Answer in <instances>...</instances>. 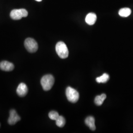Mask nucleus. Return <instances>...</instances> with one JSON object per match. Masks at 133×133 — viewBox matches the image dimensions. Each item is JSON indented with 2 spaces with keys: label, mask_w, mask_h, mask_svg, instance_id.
<instances>
[{
  "label": "nucleus",
  "mask_w": 133,
  "mask_h": 133,
  "mask_svg": "<svg viewBox=\"0 0 133 133\" xmlns=\"http://www.w3.org/2000/svg\"><path fill=\"white\" fill-rule=\"evenodd\" d=\"M20 117L14 109L10 110V117L8 119V123L10 125H14L20 120Z\"/></svg>",
  "instance_id": "423d86ee"
},
{
  "label": "nucleus",
  "mask_w": 133,
  "mask_h": 133,
  "mask_svg": "<svg viewBox=\"0 0 133 133\" xmlns=\"http://www.w3.org/2000/svg\"><path fill=\"white\" fill-rule=\"evenodd\" d=\"M0 126H1V125H0Z\"/></svg>",
  "instance_id": "f3484780"
},
{
  "label": "nucleus",
  "mask_w": 133,
  "mask_h": 133,
  "mask_svg": "<svg viewBox=\"0 0 133 133\" xmlns=\"http://www.w3.org/2000/svg\"><path fill=\"white\" fill-rule=\"evenodd\" d=\"M48 116H49V117L50 119L53 120H56L59 116V115L57 111H51L49 113Z\"/></svg>",
  "instance_id": "2eb2a0df"
},
{
  "label": "nucleus",
  "mask_w": 133,
  "mask_h": 133,
  "mask_svg": "<svg viewBox=\"0 0 133 133\" xmlns=\"http://www.w3.org/2000/svg\"><path fill=\"white\" fill-rule=\"evenodd\" d=\"M97 20V15L94 13H89L86 16L85 22L89 25H93L95 24Z\"/></svg>",
  "instance_id": "1a4fd4ad"
},
{
  "label": "nucleus",
  "mask_w": 133,
  "mask_h": 133,
  "mask_svg": "<svg viewBox=\"0 0 133 133\" xmlns=\"http://www.w3.org/2000/svg\"><path fill=\"white\" fill-rule=\"evenodd\" d=\"M36 1L37 2H41L42 0H36Z\"/></svg>",
  "instance_id": "dca6fc26"
},
{
  "label": "nucleus",
  "mask_w": 133,
  "mask_h": 133,
  "mask_svg": "<svg viewBox=\"0 0 133 133\" xmlns=\"http://www.w3.org/2000/svg\"><path fill=\"white\" fill-rule=\"evenodd\" d=\"M28 87L24 83H21L18 86L16 92L20 97H24L28 93Z\"/></svg>",
  "instance_id": "0eeeda50"
},
{
  "label": "nucleus",
  "mask_w": 133,
  "mask_h": 133,
  "mask_svg": "<svg viewBox=\"0 0 133 133\" xmlns=\"http://www.w3.org/2000/svg\"><path fill=\"white\" fill-rule=\"evenodd\" d=\"M107 98V96L105 94L97 96L95 98V103L97 105H101L103 104L104 101Z\"/></svg>",
  "instance_id": "9b49d317"
},
{
  "label": "nucleus",
  "mask_w": 133,
  "mask_h": 133,
  "mask_svg": "<svg viewBox=\"0 0 133 133\" xmlns=\"http://www.w3.org/2000/svg\"><path fill=\"white\" fill-rule=\"evenodd\" d=\"M86 125L89 127L91 130L94 131L96 130L95 124V118L93 116H88L85 120Z\"/></svg>",
  "instance_id": "9d476101"
},
{
  "label": "nucleus",
  "mask_w": 133,
  "mask_h": 133,
  "mask_svg": "<svg viewBox=\"0 0 133 133\" xmlns=\"http://www.w3.org/2000/svg\"><path fill=\"white\" fill-rule=\"evenodd\" d=\"M56 124L58 127H63L65 126L66 123V120L65 118L62 116L59 115L58 118L56 120Z\"/></svg>",
  "instance_id": "4468645a"
},
{
  "label": "nucleus",
  "mask_w": 133,
  "mask_h": 133,
  "mask_svg": "<svg viewBox=\"0 0 133 133\" xmlns=\"http://www.w3.org/2000/svg\"><path fill=\"white\" fill-rule=\"evenodd\" d=\"M14 64L10 62L4 61L0 63V69L4 71H10L14 69Z\"/></svg>",
  "instance_id": "6e6552de"
},
{
  "label": "nucleus",
  "mask_w": 133,
  "mask_h": 133,
  "mask_svg": "<svg viewBox=\"0 0 133 133\" xmlns=\"http://www.w3.org/2000/svg\"><path fill=\"white\" fill-rule=\"evenodd\" d=\"M109 79V75L106 73L104 74L103 75H102L101 76L98 77L96 78V81L98 82V83H106L107 82H108Z\"/></svg>",
  "instance_id": "ddd939ff"
},
{
  "label": "nucleus",
  "mask_w": 133,
  "mask_h": 133,
  "mask_svg": "<svg viewBox=\"0 0 133 133\" xmlns=\"http://www.w3.org/2000/svg\"><path fill=\"white\" fill-rule=\"evenodd\" d=\"M28 15V12L25 9H15L10 12V16L14 20H19L23 17H26Z\"/></svg>",
  "instance_id": "39448f33"
},
{
  "label": "nucleus",
  "mask_w": 133,
  "mask_h": 133,
  "mask_svg": "<svg viewBox=\"0 0 133 133\" xmlns=\"http://www.w3.org/2000/svg\"><path fill=\"white\" fill-rule=\"evenodd\" d=\"M118 14L120 16L126 17L131 14V10L128 8H122L119 10Z\"/></svg>",
  "instance_id": "f8f14e48"
},
{
  "label": "nucleus",
  "mask_w": 133,
  "mask_h": 133,
  "mask_svg": "<svg viewBox=\"0 0 133 133\" xmlns=\"http://www.w3.org/2000/svg\"><path fill=\"white\" fill-rule=\"evenodd\" d=\"M58 55L62 59H65L69 56V50L66 44L63 42L57 43L55 47Z\"/></svg>",
  "instance_id": "f03ea898"
},
{
  "label": "nucleus",
  "mask_w": 133,
  "mask_h": 133,
  "mask_svg": "<svg viewBox=\"0 0 133 133\" xmlns=\"http://www.w3.org/2000/svg\"><path fill=\"white\" fill-rule=\"evenodd\" d=\"M66 95L68 101L72 103L77 102L79 98L78 92L71 87H68L66 88Z\"/></svg>",
  "instance_id": "7ed1b4c3"
},
{
  "label": "nucleus",
  "mask_w": 133,
  "mask_h": 133,
  "mask_svg": "<svg viewBox=\"0 0 133 133\" xmlns=\"http://www.w3.org/2000/svg\"><path fill=\"white\" fill-rule=\"evenodd\" d=\"M41 83L44 90H49L54 83V78L51 75H45L42 78Z\"/></svg>",
  "instance_id": "f257e3e1"
},
{
  "label": "nucleus",
  "mask_w": 133,
  "mask_h": 133,
  "mask_svg": "<svg viewBox=\"0 0 133 133\" xmlns=\"http://www.w3.org/2000/svg\"><path fill=\"white\" fill-rule=\"evenodd\" d=\"M24 45L27 50L30 53L35 52L38 49V43L34 39L30 38L25 39Z\"/></svg>",
  "instance_id": "20e7f679"
}]
</instances>
